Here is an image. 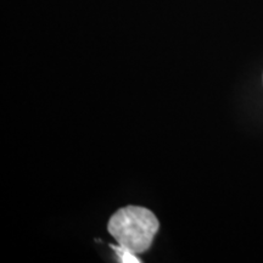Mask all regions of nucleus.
Returning <instances> with one entry per match:
<instances>
[{"mask_svg": "<svg viewBox=\"0 0 263 263\" xmlns=\"http://www.w3.org/2000/svg\"><path fill=\"white\" fill-rule=\"evenodd\" d=\"M160 229L157 217L141 206H127L115 212L107 230L117 244L134 255L147 251Z\"/></svg>", "mask_w": 263, "mask_h": 263, "instance_id": "obj_1", "label": "nucleus"}, {"mask_svg": "<svg viewBox=\"0 0 263 263\" xmlns=\"http://www.w3.org/2000/svg\"><path fill=\"white\" fill-rule=\"evenodd\" d=\"M110 248L114 250L115 252H116V255L118 256V258H120V261L122 263H139L141 262L139 258L137 257V255H134L133 252L128 251L127 249L122 248V246L120 245H110Z\"/></svg>", "mask_w": 263, "mask_h": 263, "instance_id": "obj_2", "label": "nucleus"}]
</instances>
